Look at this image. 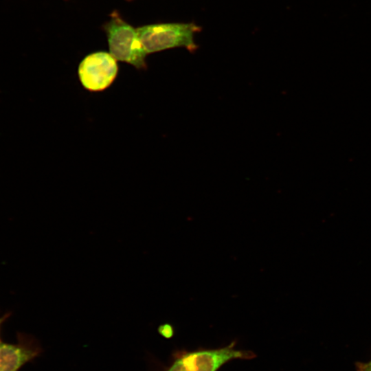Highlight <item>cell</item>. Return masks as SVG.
<instances>
[{
    "instance_id": "obj_1",
    "label": "cell",
    "mask_w": 371,
    "mask_h": 371,
    "mask_svg": "<svg viewBox=\"0 0 371 371\" xmlns=\"http://www.w3.org/2000/svg\"><path fill=\"white\" fill-rule=\"evenodd\" d=\"M236 341L217 348H199L193 350H179L172 354L171 361L164 371H218L234 359H251L255 354L238 350Z\"/></svg>"
},
{
    "instance_id": "obj_2",
    "label": "cell",
    "mask_w": 371,
    "mask_h": 371,
    "mask_svg": "<svg viewBox=\"0 0 371 371\" xmlns=\"http://www.w3.org/2000/svg\"><path fill=\"white\" fill-rule=\"evenodd\" d=\"M199 31V26L183 23L150 24L137 28L139 41L148 54L176 47L194 49V36Z\"/></svg>"
},
{
    "instance_id": "obj_3",
    "label": "cell",
    "mask_w": 371,
    "mask_h": 371,
    "mask_svg": "<svg viewBox=\"0 0 371 371\" xmlns=\"http://www.w3.org/2000/svg\"><path fill=\"white\" fill-rule=\"evenodd\" d=\"M109 52L116 60L129 63L137 69L146 68L148 54L137 36V28L124 21L116 12L104 25Z\"/></svg>"
},
{
    "instance_id": "obj_4",
    "label": "cell",
    "mask_w": 371,
    "mask_h": 371,
    "mask_svg": "<svg viewBox=\"0 0 371 371\" xmlns=\"http://www.w3.org/2000/svg\"><path fill=\"white\" fill-rule=\"evenodd\" d=\"M117 71L116 59L110 53L98 52L82 60L78 67V76L86 89L100 91L112 84Z\"/></svg>"
},
{
    "instance_id": "obj_5",
    "label": "cell",
    "mask_w": 371,
    "mask_h": 371,
    "mask_svg": "<svg viewBox=\"0 0 371 371\" xmlns=\"http://www.w3.org/2000/svg\"><path fill=\"white\" fill-rule=\"evenodd\" d=\"M37 342L30 337L19 336L16 344L0 341V371H17L41 352Z\"/></svg>"
},
{
    "instance_id": "obj_6",
    "label": "cell",
    "mask_w": 371,
    "mask_h": 371,
    "mask_svg": "<svg viewBox=\"0 0 371 371\" xmlns=\"http://www.w3.org/2000/svg\"><path fill=\"white\" fill-rule=\"evenodd\" d=\"M159 331L162 336L166 338L171 337L174 333L172 326L167 324L161 325L159 328Z\"/></svg>"
},
{
    "instance_id": "obj_7",
    "label": "cell",
    "mask_w": 371,
    "mask_h": 371,
    "mask_svg": "<svg viewBox=\"0 0 371 371\" xmlns=\"http://www.w3.org/2000/svg\"><path fill=\"white\" fill-rule=\"evenodd\" d=\"M358 371H371V360L367 363H360L357 367Z\"/></svg>"
},
{
    "instance_id": "obj_8",
    "label": "cell",
    "mask_w": 371,
    "mask_h": 371,
    "mask_svg": "<svg viewBox=\"0 0 371 371\" xmlns=\"http://www.w3.org/2000/svg\"><path fill=\"white\" fill-rule=\"evenodd\" d=\"M9 317V315L8 314H5L4 316L3 317H0V328H1V324H3V322Z\"/></svg>"
}]
</instances>
